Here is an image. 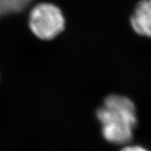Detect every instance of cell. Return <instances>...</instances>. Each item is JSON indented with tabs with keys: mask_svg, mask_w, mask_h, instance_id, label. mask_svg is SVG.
Wrapping results in <instances>:
<instances>
[{
	"mask_svg": "<svg viewBox=\"0 0 151 151\" xmlns=\"http://www.w3.org/2000/svg\"><path fill=\"white\" fill-rule=\"evenodd\" d=\"M97 118L108 142L125 145L132 140L138 119L136 106L130 98L119 94L108 95L97 109Z\"/></svg>",
	"mask_w": 151,
	"mask_h": 151,
	"instance_id": "obj_1",
	"label": "cell"
},
{
	"mask_svg": "<svg viewBox=\"0 0 151 151\" xmlns=\"http://www.w3.org/2000/svg\"><path fill=\"white\" fill-rule=\"evenodd\" d=\"M65 18L59 7L50 3H40L29 14V25L39 39L50 40L65 29Z\"/></svg>",
	"mask_w": 151,
	"mask_h": 151,
	"instance_id": "obj_2",
	"label": "cell"
},
{
	"mask_svg": "<svg viewBox=\"0 0 151 151\" xmlns=\"http://www.w3.org/2000/svg\"><path fill=\"white\" fill-rule=\"evenodd\" d=\"M130 25L138 35L151 39V0H140L130 17Z\"/></svg>",
	"mask_w": 151,
	"mask_h": 151,
	"instance_id": "obj_3",
	"label": "cell"
},
{
	"mask_svg": "<svg viewBox=\"0 0 151 151\" xmlns=\"http://www.w3.org/2000/svg\"><path fill=\"white\" fill-rule=\"evenodd\" d=\"M33 0H0V17L24 9Z\"/></svg>",
	"mask_w": 151,
	"mask_h": 151,
	"instance_id": "obj_4",
	"label": "cell"
},
{
	"mask_svg": "<svg viewBox=\"0 0 151 151\" xmlns=\"http://www.w3.org/2000/svg\"><path fill=\"white\" fill-rule=\"evenodd\" d=\"M120 151H149L146 148L140 145H125Z\"/></svg>",
	"mask_w": 151,
	"mask_h": 151,
	"instance_id": "obj_5",
	"label": "cell"
}]
</instances>
